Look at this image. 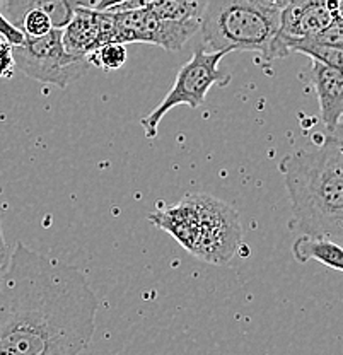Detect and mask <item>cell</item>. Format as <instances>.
Segmentation results:
<instances>
[{
	"instance_id": "obj_1",
	"label": "cell",
	"mask_w": 343,
	"mask_h": 355,
	"mask_svg": "<svg viewBox=\"0 0 343 355\" xmlns=\"http://www.w3.org/2000/svg\"><path fill=\"white\" fill-rule=\"evenodd\" d=\"M98 306L82 270L19 241L0 270V355H80Z\"/></svg>"
},
{
	"instance_id": "obj_2",
	"label": "cell",
	"mask_w": 343,
	"mask_h": 355,
	"mask_svg": "<svg viewBox=\"0 0 343 355\" xmlns=\"http://www.w3.org/2000/svg\"><path fill=\"white\" fill-rule=\"evenodd\" d=\"M290 203L292 227L343 244V155L337 137L299 149L280 161Z\"/></svg>"
},
{
	"instance_id": "obj_3",
	"label": "cell",
	"mask_w": 343,
	"mask_h": 355,
	"mask_svg": "<svg viewBox=\"0 0 343 355\" xmlns=\"http://www.w3.org/2000/svg\"><path fill=\"white\" fill-rule=\"evenodd\" d=\"M149 220L193 257L213 265L227 263L243 241L238 212L210 195H188L176 205L150 214Z\"/></svg>"
},
{
	"instance_id": "obj_4",
	"label": "cell",
	"mask_w": 343,
	"mask_h": 355,
	"mask_svg": "<svg viewBox=\"0 0 343 355\" xmlns=\"http://www.w3.org/2000/svg\"><path fill=\"white\" fill-rule=\"evenodd\" d=\"M280 10L254 0H206L202 16V46L206 51H258L272 60Z\"/></svg>"
},
{
	"instance_id": "obj_5",
	"label": "cell",
	"mask_w": 343,
	"mask_h": 355,
	"mask_svg": "<svg viewBox=\"0 0 343 355\" xmlns=\"http://www.w3.org/2000/svg\"><path fill=\"white\" fill-rule=\"evenodd\" d=\"M227 51H206L204 46H197L193 51V57L179 69L176 76L175 84L171 91L166 94L162 103L152 113L142 118V128L146 132L147 139H156L157 128L166 113L175 110L176 106H190L198 108L205 103L206 94L213 86L224 87L231 80V76L222 72L220 60H222Z\"/></svg>"
},
{
	"instance_id": "obj_6",
	"label": "cell",
	"mask_w": 343,
	"mask_h": 355,
	"mask_svg": "<svg viewBox=\"0 0 343 355\" xmlns=\"http://www.w3.org/2000/svg\"><path fill=\"white\" fill-rule=\"evenodd\" d=\"M16 69L31 79L65 89L82 77L91 64L86 57H77L65 50L62 29L53 28L38 38H28L12 46Z\"/></svg>"
},
{
	"instance_id": "obj_7",
	"label": "cell",
	"mask_w": 343,
	"mask_h": 355,
	"mask_svg": "<svg viewBox=\"0 0 343 355\" xmlns=\"http://www.w3.org/2000/svg\"><path fill=\"white\" fill-rule=\"evenodd\" d=\"M338 19L326 0H290L280 10V28L272 48V60L289 57V44L296 40L313 38Z\"/></svg>"
},
{
	"instance_id": "obj_8",
	"label": "cell",
	"mask_w": 343,
	"mask_h": 355,
	"mask_svg": "<svg viewBox=\"0 0 343 355\" xmlns=\"http://www.w3.org/2000/svg\"><path fill=\"white\" fill-rule=\"evenodd\" d=\"M114 40L113 17L108 10L77 7L69 24L62 29V42L69 53L86 57L101 44Z\"/></svg>"
},
{
	"instance_id": "obj_9",
	"label": "cell",
	"mask_w": 343,
	"mask_h": 355,
	"mask_svg": "<svg viewBox=\"0 0 343 355\" xmlns=\"http://www.w3.org/2000/svg\"><path fill=\"white\" fill-rule=\"evenodd\" d=\"M311 80L319 101L321 121L333 133L343 121V70L313 60Z\"/></svg>"
},
{
	"instance_id": "obj_10",
	"label": "cell",
	"mask_w": 343,
	"mask_h": 355,
	"mask_svg": "<svg viewBox=\"0 0 343 355\" xmlns=\"http://www.w3.org/2000/svg\"><path fill=\"white\" fill-rule=\"evenodd\" d=\"M77 7H89L86 0H3L0 14L16 29H19L24 14L39 9L50 16L53 28L64 29L76 14Z\"/></svg>"
},
{
	"instance_id": "obj_11",
	"label": "cell",
	"mask_w": 343,
	"mask_h": 355,
	"mask_svg": "<svg viewBox=\"0 0 343 355\" xmlns=\"http://www.w3.org/2000/svg\"><path fill=\"white\" fill-rule=\"evenodd\" d=\"M113 17L114 40L118 43H150L156 42L159 17L150 9L120 10L109 12Z\"/></svg>"
},
{
	"instance_id": "obj_12",
	"label": "cell",
	"mask_w": 343,
	"mask_h": 355,
	"mask_svg": "<svg viewBox=\"0 0 343 355\" xmlns=\"http://www.w3.org/2000/svg\"><path fill=\"white\" fill-rule=\"evenodd\" d=\"M292 254L299 263L315 260L318 263L343 273V244L321 236L301 234L292 246Z\"/></svg>"
},
{
	"instance_id": "obj_13",
	"label": "cell",
	"mask_w": 343,
	"mask_h": 355,
	"mask_svg": "<svg viewBox=\"0 0 343 355\" xmlns=\"http://www.w3.org/2000/svg\"><path fill=\"white\" fill-rule=\"evenodd\" d=\"M206 0H157L149 7L162 19L182 22H202Z\"/></svg>"
},
{
	"instance_id": "obj_14",
	"label": "cell",
	"mask_w": 343,
	"mask_h": 355,
	"mask_svg": "<svg viewBox=\"0 0 343 355\" xmlns=\"http://www.w3.org/2000/svg\"><path fill=\"white\" fill-rule=\"evenodd\" d=\"M289 51L294 53H304L311 57L315 62L319 64L333 67V69L343 70V46L342 44H331L318 42L315 38L296 40L289 44Z\"/></svg>"
},
{
	"instance_id": "obj_15",
	"label": "cell",
	"mask_w": 343,
	"mask_h": 355,
	"mask_svg": "<svg viewBox=\"0 0 343 355\" xmlns=\"http://www.w3.org/2000/svg\"><path fill=\"white\" fill-rule=\"evenodd\" d=\"M128 53L123 43L109 42L101 44L98 50H94L91 55H87V62L103 70H118L125 65Z\"/></svg>"
},
{
	"instance_id": "obj_16",
	"label": "cell",
	"mask_w": 343,
	"mask_h": 355,
	"mask_svg": "<svg viewBox=\"0 0 343 355\" xmlns=\"http://www.w3.org/2000/svg\"><path fill=\"white\" fill-rule=\"evenodd\" d=\"M51 29H53V22H51L50 16L39 9H33L26 12L19 26V31L28 38H38V36L50 33Z\"/></svg>"
},
{
	"instance_id": "obj_17",
	"label": "cell",
	"mask_w": 343,
	"mask_h": 355,
	"mask_svg": "<svg viewBox=\"0 0 343 355\" xmlns=\"http://www.w3.org/2000/svg\"><path fill=\"white\" fill-rule=\"evenodd\" d=\"M16 70V62L12 57V44L0 36V79H10Z\"/></svg>"
},
{
	"instance_id": "obj_18",
	"label": "cell",
	"mask_w": 343,
	"mask_h": 355,
	"mask_svg": "<svg viewBox=\"0 0 343 355\" xmlns=\"http://www.w3.org/2000/svg\"><path fill=\"white\" fill-rule=\"evenodd\" d=\"M254 2L261 3V6H265V7H270V9L282 10L283 7L289 6L290 0H254Z\"/></svg>"
},
{
	"instance_id": "obj_19",
	"label": "cell",
	"mask_w": 343,
	"mask_h": 355,
	"mask_svg": "<svg viewBox=\"0 0 343 355\" xmlns=\"http://www.w3.org/2000/svg\"><path fill=\"white\" fill-rule=\"evenodd\" d=\"M7 260H9V251H7V244L2 232V220H0V266L6 265Z\"/></svg>"
},
{
	"instance_id": "obj_20",
	"label": "cell",
	"mask_w": 343,
	"mask_h": 355,
	"mask_svg": "<svg viewBox=\"0 0 343 355\" xmlns=\"http://www.w3.org/2000/svg\"><path fill=\"white\" fill-rule=\"evenodd\" d=\"M127 2V0H98V3H96L94 9L98 10H108L112 9L114 6H120V3Z\"/></svg>"
},
{
	"instance_id": "obj_21",
	"label": "cell",
	"mask_w": 343,
	"mask_h": 355,
	"mask_svg": "<svg viewBox=\"0 0 343 355\" xmlns=\"http://www.w3.org/2000/svg\"><path fill=\"white\" fill-rule=\"evenodd\" d=\"M331 135H335V137H340V135H343V121L340 125H338V128L337 130H335L333 133H331Z\"/></svg>"
},
{
	"instance_id": "obj_22",
	"label": "cell",
	"mask_w": 343,
	"mask_h": 355,
	"mask_svg": "<svg viewBox=\"0 0 343 355\" xmlns=\"http://www.w3.org/2000/svg\"><path fill=\"white\" fill-rule=\"evenodd\" d=\"M337 140H338V149H340V154L343 155V135L337 137Z\"/></svg>"
},
{
	"instance_id": "obj_23",
	"label": "cell",
	"mask_w": 343,
	"mask_h": 355,
	"mask_svg": "<svg viewBox=\"0 0 343 355\" xmlns=\"http://www.w3.org/2000/svg\"><path fill=\"white\" fill-rule=\"evenodd\" d=\"M86 3H87V6H89V7H92V9H94L96 3H98V0H86Z\"/></svg>"
},
{
	"instance_id": "obj_24",
	"label": "cell",
	"mask_w": 343,
	"mask_h": 355,
	"mask_svg": "<svg viewBox=\"0 0 343 355\" xmlns=\"http://www.w3.org/2000/svg\"><path fill=\"white\" fill-rule=\"evenodd\" d=\"M3 268V266H0V270H2Z\"/></svg>"
},
{
	"instance_id": "obj_25",
	"label": "cell",
	"mask_w": 343,
	"mask_h": 355,
	"mask_svg": "<svg viewBox=\"0 0 343 355\" xmlns=\"http://www.w3.org/2000/svg\"><path fill=\"white\" fill-rule=\"evenodd\" d=\"M342 2H343V0H342Z\"/></svg>"
}]
</instances>
